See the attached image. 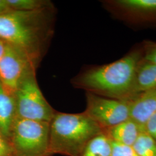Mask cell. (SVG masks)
I'll return each mask as SVG.
<instances>
[{"label": "cell", "mask_w": 156, "mask_h": 156, "mask_svg": "<svg viewBox=\"0 0 156 156\" xmlns=\"http://www.w3.org/2000/svg\"><path fill=\"white\" fill-rule=\"evenodd\" d=\"M142 56V46L139 45L115 62L81 73L73 80V84L102 97L130 101L134 97L135 73Z\"/></svg>", "instance_id": "1"}, {"label": "cell", "mask_w": 156, "mask_h": 156, "mask_svg": "<svg viewBox=\"0 0 156 156\" xmlns=\"http://www.w3.org/2000/svg\"><path fill=\"white\" fill-rule=\"evenodd\" d=\"M52 8L0 15V39L23 51L36 67L51 34Z\"/></svg>", "instance_id": "2"}, {"label": "cell", "mask_w": 156, "mask_h": 156, "mask_svg": "<svg viewBox=\"0 0 156 156\" xmlns=\"http://www.w3.org/2000/svg\"><path fill=\"white\" fill-rule=\"evenodd\" d=\"M103 133V129L84 112H56L50 122L49 156H80L90 141Z\"/></svg>", "instance_id": "3"}, {"label": "cell", "mask_w": 156, "mask_h": 156, "mask_svg": "<svg viewBox=\"0 0 156 156\" xmlns=\"http://www.w3.org/2000/svg\"><path fill=\"white\" fill-rule=\"evenodd\" d=\"M50 123L16 117L10 136L15 156H49Z\"/></svg>", "instance_id": "4"}, {"label": "cell", "mask_w": 156, "mask_h": 156, "mask_svg": "<svg viewBox=\"0 0 156 156\" xmlns=\"http://www.w3.org/2000/svg\"><path fill=\"white\" fill-rule=\"evenodd\" d=\"M16 117L50 123L56 111L39 89L35 77V69L23 78L15 93Z\"/></svg>", "instance_id": "5"}, {"label": "cell", "mask_w": 156, "mask_h": 156, "mask_svg": "<svg viewBox=\"0 0 156 156\" xmlns=\"http://www.w3.org/2000/svg\"><path fill=\"white\" fill-rule=\"evenodd\" d=\"M84 112L103 130L130 119L128 101L109 98L86 92Z\"/></svg>", "instance_id": "6"}, {"label": "cell", "mask_w": 156, "mask_h": 156, "mask_svg": "<svg viewBox=\"0 0 156 156\" xmlns=\"http://www.w3.org/2000/svg\"><path fill=\"white\" fill-rule=\"evenodd\" d=\"M103 4L116 18L129 25L156 27V0H109Z\"/></svg>", "instance_id": "7"}, {"label": "cell", "mask_w": 156, "mask_h": 156, "mask_svg": "<svg viewBox=\"0 0 156 156\" xmlns=\"http://www.w3.org/2000/svg\"><path fill=\"white\" fill-rule=\"evenodd\" d=\"M36 67L23 51L6 44L5 53L0 60V82L8 91L15 94L25 75Z\"/></svg>", "instance_id": "8"}, {"label": "cell", "mask_w": 156, "mask_h": 156, "mask_svg": "<svg viewBox=\"0 0 156 156\" xmlns=\"http://www.w3.org/2000/svg\"><path fill=\"white\" fill-rule=\"evenodd\" d=\"M128 101L130 119L143 128L147 120L156 112V88L137 95Z\"/></svg>", "instance_id": "9"}, {"label": "cell", "mask_w": 156, "mask_h": 156, "mask_svg": "<svg viewBox=\"0 0 156 156\" xmlns=\"http://www.w3.org/2000/svg\"><path fill=\"white\" fill-rule=\"evenodd\" d=\"M143 128L131 119L104 130V133L112 142L133 146Z\"/></svg>", "instance_id": "10"}, {"label": "cell", "mask_w": 156, "mask_h": 156, "mask_svg": "<svg viewBox=\"0 0 156 156\" xmlns=\"http://www.w3.org/2000/svg\"><path fill=\"white\" fill-rule=\"evenodd\" d=\"M16 117L15 94L8 91L0 82V131L9 140Z\"/></svg>", "instance_id": "11"}, {"label": "cell", "mask_w": 156, "mask_h": 156, "mask_svg": "<svg viewBox=\"0 0 156 156\" xmlns=\"http://www.w3.org/2000/svg\"><path fill=\"white\" fill-rule=\"evenodd\" d=\"M155 88L156 64L142 59L138 66L135 73L134 97L142 93Z\"/></svg>", "instance_id": "12"}, {"label": "cell", "mask_w": 156, "mask_h": 156, "mask_svg": "<svg viewBox=\"0 0 156 156\" xmlns=\"http://www.w3.org/2000/svg\"><path fill=\"white\" fill-rule=\"evenodd\" d=\"M111 141L104 133L91 140L80 156H111Z\"/></svg>", "instance_id": "13"}, {"label": "cell", "mask_w": 156, "mask_h": 156, "mask_svg": "<svg viewBox=\"0 0 156 156\" xmlns=\"http://www.w3.org/2000/svg\"><path fill=\"white\" fill-rule=\"evenodd\" d=\"M137 156H156V142L145 131L132 146Z\"/></svg>", "instance_id": "14"}, {"label": "cell", "mask_w": 156, "mask_h": 156, "mask_svg": "<svg viewBox=\"0 0 156 156\" xmlns=\"http://www.w3.org/2000/svg\"><path fill=\"white\" fill-rule=\"evenodd\" d=\"M11 10L33 11L51 7V3L44 0H6Z\"/></svg>", "instance_id": "15"}, {"label": "cell", "mask_w": 156, "mask_h": 156, "mask_svg": "<svg viewBox=\"0 0 156 156\" xmlns=\"http://www.w3.org/2000/svg\"><path fill=\"white\" fill-rule=\"evenodd\" d=\"M142 60L156 64V42L145 41L142 44Z\"/></svg>", "instance_id": "16"}, {"label": "cell", "mask_w": 156, "mask_h": 156, "mask_svg": "<svg viewBox=\"0 0 156 156\" xmlns=\"http://www.w3.org/2000/svg\"><path fill=\"white\" fill-rule=\"evenodd\" d=\"M111 156H137L132 146L111 141Z\"/></svg>", "instance_id": "17"}, {"label": "cell", "mask_w": 156, "mask_h": 156, "mask_svg": "<svg viewBox=\"0 0 156 156\" xmlns=\"http://www.w3.org/2000/svg\"><path fill=\"white\" fill-rule=\"evenodd\" d=\"M0 156H15L10 140L0 131Z\"/></svg>", "instance_id": "18"}, {"label": "cell", "mask_w": 156, "mask_h": 156, "mask_svg": "<svg viewBox=\"0 0 156 156\" xmlns=\"http://www.w3.org/2000/svg\"><path fill=\"white\" fill-rule=\"evenodd\" d=\"M144 131L156 142V112L145 123Z\"/></svg>", "instance_id": "19"}, {"label": "cell", "mask_w": 156, "mask_h": 156, "mask_svg": "<svg viewBox=\"0 0 156 156\" xmlns=\"http://www.w3.org/2000/svg\"><path fill=\"white\" fill-rule=\"evenodd\" d=\"M10 10L6 0H0V15Z\"/></svg>", "instance_id": "20"}, {"label": "cell", "mask_w": 156, "mask_h": 156, "mask_svg": "<svg viewBox=\"0 0 156 156\" xmlns=\"http://www.w3.org/2000/svg\"><path fill=\"white\" fill-rule=\"evenodd\" d=\"M6 46V43L4 41L0 39V60L4 55Z\"/></svg>", "instance_id": "21"}]
</instances>
